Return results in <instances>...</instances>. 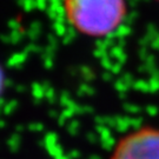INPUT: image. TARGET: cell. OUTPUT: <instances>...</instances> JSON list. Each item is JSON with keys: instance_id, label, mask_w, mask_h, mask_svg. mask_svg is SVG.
I'll return each instance as SVG.
<instances>
[{"instance_id": "cell-4", "label": "cell", "mask_w": 159, "mask_h": 159, "mask_svg": "<svg viewBox=\"0 0 159 159\" xmlns=\"http://www.w3.org/2000/svg\"><path fill=\"white\" fill-rule=\"evenodd\" d=\"M156 1H158V2H159V0H156Z\"/></svg>"}, {"instance_id": "cell-2", "label": "cell", "mask_w": 159, "mask_h": 159, "mask_svg": "<svg viewBox=\"0 0 159 159\" xmlns=\"http://www.w3.org/2000/svg\"><path fill=\"white\" fill-rule=\"evenodd\" d=\"M108 159H159V126L142 125L124 133Z\"/></svg>"}, {"instance_id": "cell-3", "label": "cell", "mask_w": 159, "mask_h": 159, "mask_svg": "<svg viewBox=\"0 0 159 159\" xmlns=\"http://www.w3.org/2000/svg\"><path fill=\"white\" fill-rule=\"evenodd\" d=\"M6 87V75H5V71L2 66L0 65V99L4 94V91H5Z\"/></svg>"}, {"instance_id": "cell-1", "label": "cell", "mask_w": 159, "mask_h": 159, "mask_svg": "<svg viewBox=\"0 0 159 159\" xmlns=\"http://www.w3.org/2000/svg\"><path fill=\"white\" fill-rule=\"evenodd\" d=\"M68 25L87 38L102 39L116 33L127 17L126 0H63Z\"/></svg>"}]
</instances>
